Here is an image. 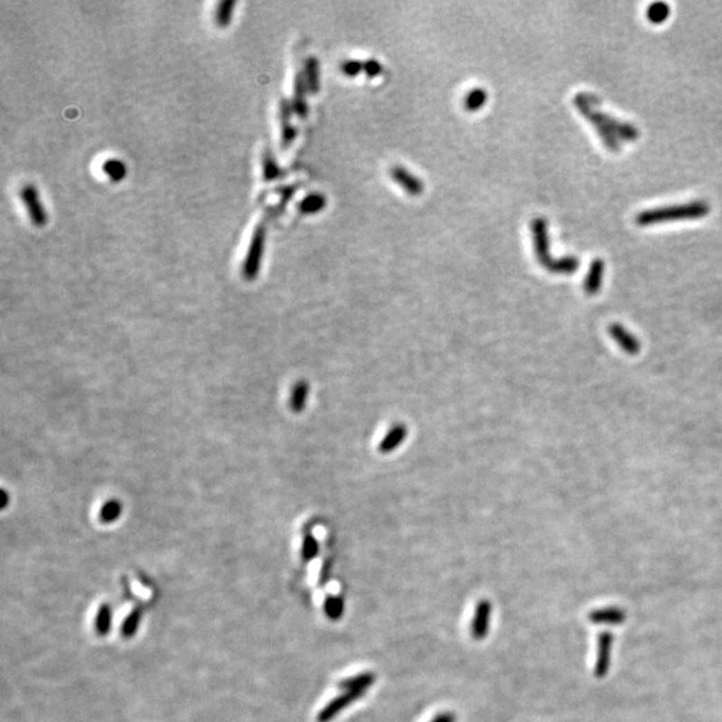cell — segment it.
Here are the masks:
<instances>
[{"mask_svg": "<svg viewBox=\"0 0 722 722\" xmlns=\"http://www.w3.org/2000/svg\"><path fill=\"white\" fill-rule=\"evenodd\" d=\"M574 104L584 120L593 124L600 140L609 151L618 153L623 143L638 140V129L629 122L617 120L615 117L602 111L598 109L600 100L595 95L580 93L574 97Z\"/></svg>", "mask_w": 722, "mask_h": 722, "instance_id": "6da1fadb", "label": "cell"}, {"mask_svg": "<svg viewBox=\"0 0 722 722\" xmlns=\"http://www.w3.org/2000/svg\"><path fill=\"white\" fill-rule=\"evenodd\" d=\"M710 213V206L705 201H692L687 203L672 205L643 210L637 214L636 222L640 226H653L676 221L700 220Z\"/></svg>", "mask_w": 722, "mask_h": 722, "instance_id": "7a4b0ae2", "label": "cell"}, {"mask_svg": "<svg viewBox=\"0 0 722 722\" xmlns=\"http://www.w3.org/2000/svg\"><path fill=\"white\" fill-rule=\"evenodd\" d=\"M265 239H266V229H265V225L261 222L256 226V229L253 232L252 240L249 243V249L246 252L245 260L242 263V276L245 280H256L260 273Z\"/></svg>", "mask_w": 722, "mask_h": 722, "instance_id": "3957f363", "label": "cell"}, {"mask_svg": "<svg viewBox=\"0 0 722 722\" xmlns=\"http://www.w3.org/2000/svg\"><path fill=\"white\" fill-rule=\"evenodd\" d=\"M531 233L534 240V250L535 257L539 261L542 266L551 272L555 260L550 254V240H548V228L547 221L544 219H535L531 222Z\"/></svg>", "mask_w": 722, "mask_h": 722, "instance_id": "277c9868", "label": "cell"}, {"mask_svg": "<svg viewBox=\"0 0 722 722\" xmlns=\"http://www.w3.org/2000/svg\"><path fill=\"white\" fill-rule=\"evenodd\" d=\"M19 196L31 222L38 228L44 226L47 223V213L40 202L37 187L34 185L27 183L20 189Z\"/></svg>", "mask_w": 722, "mask_h": 722, "instance_id": "5b68a950", "label": "cell"}, {"mask_svg": "<svg viewBox=\"0 0 722 722\" xmlns=\"http://www.w3.org/2000/svg\"><path fill=\"white\" fill-rule=\"evenodd\" d=\"M361 692H345L332 701L328 702L317 714V722H331L339 713L345 710L351 703L362 697Z\"/></svg>", "mask_w": 722, "mask_h": 722, "instance_id": "8992f818", "label": "cell"}, {"mask_svg": "<svg viewBox=\"0 0 722 722\" xmlns=\"http://www.w3.org/2000/svg\"><path fill=\"white\" fill-rule=\"evenodd\" d=\"M490 617H491V603L483 600L478 603V606L475 609L474 620L471 624V633L475 640L485 638V636L488 633V627H490Z\"/></svg>", "mask_w": 722, "mask_h": 722, "instance_id": "52a82bcc", "label": "cell"}, {"mask_svg": "<svg viewBox=\"0 0 722 722\" xmlns=\"http://www.w3.org/2000/svg\"><path fill=\"white\" fill-rule=\"evenodd\" d=\"M609 332L611 335V337L615 340V342L621 346L622 349L627 353V355H638L640 349H641V344L638 339L630 333L623 325L621 324H613L610 328H609Z\"/></svg>", "mask_w": 722, "mask_h": 722, "instance_id": "ba28073f", "label": "cell"}, {"mask_svg": "<svg viewBox=\"0 0 722 722\" xmlns=\"http://www.w3.org/2000/svg\"><path fill=\"white\" fill-rule=\"evenodd\" d=\"M603 275H604V262L602 259H595L591 262L589 272L586 275V279H584V284H583L584 292L589 296H594L601 290Z\"/></svg>", "mask_w": 722, "mask_h": 722, "instance_id": "9c48e42d", "label": "cell"}, {"mask_svg": "<svg viewBox=\"0 0 722 722\" xmlns=\"http://www.w3.org/2000/svg\"><path fill=\"white\" fill-rule=\"evenodd\" d=\"M391 176L400 185L402 189H405L411 196H420L423 193V183L419 178L412 176L408 170H405L401 166H395L391 169Z\"/></svg>", "mask_w": 722, "mask_h": 722, "instance_id": "30bf717a", "label": "cell"}, {"mask_svg": "<svg viewBox=\"0 0 722 722\" xmlns=\"http://www.w3.org/2000/svg\"><path fill=\"white\" fill-rule=\"evenodd\" d=\"M292 106L286 100H281L280 103V120H281V138H282V146L288 147L296 137V130L292 126L290 115H292Z\"/></svg>", "mask_w": 722, "mask_h": 722, "instance_id": "8fae6325", "label": "cell"}, {"mask_svg": "<svg viewBox=\"0 0 722 722\" xmlns=\"http://www.w3.org/2000/svg\"><path fill=\"white\" fill-rule=\"evenodd\" d=\"M407 435H408V429L405 428V425H402V424L394 425L391 428V431L381 441L379 451L381 454H389V452L395 451L404 441Z\"/></svg>", "mask_w": 722, "mask_h": 722, "instance_id": "7c38bea8", "label": "cell"}, {"mask_svg": "<svg viewBox=\"0 0 722 722\" xmlns=\"http://www.w3.org/2000/svg\"><path fill=\"white\" fill-rule=\"evenodd\" d=\"M375 681H376V676L371 672H365V673H360L358 676H353V677H349V678L341 681L339 683V687L345 692L365 693V690L368 687H371Z\"/></svg>", "mask_w": 722, "mask_h": 722, "instance_id": "4fadbf2b", "label": "cell"}, {"mask_svg": "<svg viewBox=\"0 0 722 722\" xmlns=\"http://www.w3.org/2000/svg\"><path fill=\"white\" fill-rule=\"evenodd\" d=\"M113 626V609L109 603L100 604L94 618V630L97 636L106 637L109 636Z\"/></svg>", "mask_w": 722, "mask_h": 722, "instance_id": "5bb4252c", "label": "cell"}, {"mask_svg": "<svg viewBox=\"0 0 722 722\" xmlns=\"http://www.w3.org/2000/svg\"><path fill=\"white\" fill-rule=\"evenodd\" d=\"M305 90H306L305 77H304V74L299 73L295 80V93H293V100H292V107L296 111V114L302 118L308 113V106H306V100H305Z\"/></svg>", "mask_w": 722, "mask_h": 722, "instance_id": "9a60e30c", "label": "cell"}, {"mask_svg": "<svg viewBox=\"0 0 722 722\" xmlns=\"http://www.w3.org/2000/svg\"><path fill=\"white\" fill-rule=\"evenodd\" d=\"M140 621H142V609L136 607L124 617V621L122 622V626H120L122 637L124 640H131L138 633Z\"/></svg>", "mask_w": 722, "mask_h": 722, "instance_id": "2e32d148", "label": "cell"}, {"mask_svg": "<svg viewBox=\"0 0 722 722\" xmlns=\"http://www.w3.org/2000/svg\"><path fill=\"white\" fill-rule=\"evenodd\" d=\"M308 392H309V385L306 381L301 380L296 382V385L292 391V396H290V409L293 412L300 414L304 411L306 399H308Z\"/></svg>", "mask_w": 722, "mask_h": 722, "instance_id": "e0dca14e", "label": "cell"}, {"mask_svg": "<svg viewBox=\"0 0 722 722\" xmlns=\"http://www.w3.org/2000/svg\"><path fill=\"white\" fill-rule=\"evenodd\" d=\"M262 173H263V180H277L279 177L282 176L281 173L280 166L277 165L275 156L272 154L270 149H265L263 151V156H262Z\"/></svg>", "mask_w": 722, "mask_h": 722, "instance_id": "ac0fdd59", "label": "cell"}, {"mask_svg": "<svg viewBox=\"0 0 722 722\" xmlns=\"http://www.w3.org/2000/svg\"><path fill=\"white\" fill-rule=\"evenodd\" d=\"M305 82L312 93H317L320 87V77H319V62L316 58L311 57L305 62Z\"/></svg>", "mask_w": 722, "mask_h": 722, "instance_id": "d6986e66", "label": "cell"}, {"mask_svg": "<svg viewBox=\"0 0 722 722\" xmlns=\"http://www.w3.org/2000/svg\"><path fill=\"white\" fill-rule=\"evenodd\" d=\"M122 514V503L117 499L106 501L100 511V521L104 524H110L118 521Z\"/></svg>", "mask_w": 722, "mask_h": 722, "instance_id": "ffe728a7", "label": "cell"}, {"mask_svg": "<svg viewBox=\"0 0 722 722\" xmlns=\"http://www.w3.org/2000/svg\"><path fill=\"white\" fill-rule=\"evenodd\" d=\"M646 17L653 24H662L670 17V7L666 3H653L649 6Z\"/></svg>", "mask_w": 722, "mask_h": 722, "instance_id": "44dd1931", "label": "cell"}, {"mask_svg": "<svg viewBox=\"0 0 722 722\" xmlns=\"http://www.w3.org/2000/svg\"><path fill=\"white\" fill-rule=\"evenodd\" d=\"M236 7L234 0H222L217 6L216 10V23L219 27H228L232 17H233V8Z\"/></svg>", "mask_w": 722, "mask_h": 722, "instance_id": "7402d4cb", "label": "cell"}, {"mask_svg": "<svg viewBox=\"0 0 722 722\" xmlns=\"http://www.w3.org/2000/svg\"><path fill=\"white\" fill-rule=\"evenodd\" d=\"M325 202L326 201H325L324 196H321V194H311L306 198L301 201L299 209L305 214L317 213V212H320L321 209L325 207Z\"/></svg>", "mask_w": 722, "mask_h": 722, "instance_id": "603a6c76", "label": "cell"}, {"mask_svg": "<svg viewBox=\"0 0 722 722\" xmlns=\"http://www.w3.org/2000/svg\"><path fill=\"white\" fill-rule=\"evenodd\" d=\"M324 610H325V614L329 620H339L342 613H344V602L339 597H326L325 603H324Z\"/></svg>", "mask_w": 722, "mask_h": 722, "instance_id": "cb8c5ba5", "label": "cell"}, {"mask_svg": "<svg viewBox=\"0 0 722 722\" xmlns=\"http://www.w3.org/2000/svg\"><path fill=\"white\" fill-rule=\"evenodd\" d=\"M102 169H103L104 174L110 177V180H115V182L122 180L126 174V167H124L123 162H120V160H114V158L106 160L103 163Z\"/></svg>", "mask_w": 722, "mask_h": 722, "instance_id": "d4e9b609", "label": "cell"}, {"mask_svg": "<svg viewBox=\"0 0 722 722\" xmlns=\"http://www.w3.org/2000/svg\"><path fill=\"white\" fill-rule=\"evenodd\" d=\"M487 100V93L483 89H475L470 91L464 100V106L468 111H476Z\"/></svg>", "mask_w": 722, "mask_h": 722, "instance_id": "484cf974", "label": "cell"}, {"mask_svg": "<svg viewBox=\"0 0 722 722\" xmlns=\"http://www.w3.org/2000/svg\"><path fill=\"white\" fill-rule=\"evenodd\" d=\"M317 554H319V543L312 534H308L302 542L301 558L304 562H311L317 557Z\"/></svg>", "mask_w": 722, "mask_h": 722, "instance_id": "4316f807", "label": "cell"}, {"mask_svg": "<svg viewBox=\"0 0 722 722\" xmlns=\"http://www.w3.org/2000/svg\"><path fill=\"white\" fill-rule=\"evenodd\" d=\"M364 70V63L359 60H345L341 63V71L348 77H356Z\"/></svg>", "mask_w": 722, "mask_h": 722, "instance_id": "83f0119b", "label": "cell"}, {"mask_svg": "<svg viewBox=\"0 0 722 722\" xmlns=\"http://www.w3.org/2000/svg\"><path fill=\"white\" fill-rule=\"evenodd\" d=\"M364 71L367 73V75L369 78L378 77L381 73V64L378 60H367V62H364Z\"/></svg>", "mask_w": 722, "mask_h": 722, "instance_id": "f1b7e54d", "label": "cell"}, {"mask_svg": "<svg viewBox=\"0 0 722 722\" xmlns=\"http://www.w3.org/2000/svg\"><path fill=\"white\" fill-rule=\"evenodd\" d=\"M431 722H456V717L454 713L445 712V713L438 714Z\"/></svg>", "mask_w": 722, "mask_h": 722, "instance_id": "f546056e", "label": "cell"}, {"mask_svg": "<svg viewBox=\"0 0 722 722\" xmlns=\"http://www.w3.org/2000/svg\"><path fill=\"white\" fill-rule=\"evenodd\" d=\"M1 497H3V504H1V508H6V506H7V503H8V494H7L6 491H3Z\"/></svg>", "mask_w": 722, "mask_h": 722, "instance_id": "4dcf8cb0", "label": "cell"}]
</instances>
